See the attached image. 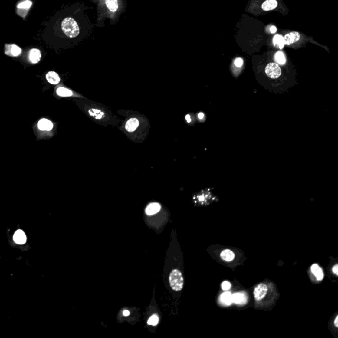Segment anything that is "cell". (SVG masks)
Segmentation results:
<instances>
[{
    "label": "cell",
    "mask_w": 338,
    "mask_h": 338,
    "mask_svg": "<svg viewBox=\"0 0 338 338\" xmlns=\"http://www.w3.org/2000/svg\"><path fill=\"white\" fill-rule=\"evenodd\" d=\"M61 29L64 34L70 38L76 37L79 33V28L77 22L71 17H67L63 20Z\"/></svg>",
    "instance_id": "obj_1"
},
{
    "label": "cell",
    "mask_w": 338,
    "mask_h": 338,
    "mask_svg": "<svg viewBox=\"0 0 338 338\" xmlns=\"http://www.w3.org/2000/svg\"><path fill=\"white\" fill-rule=\"evenodd\" d=\"M169 283L170 287L175 291H180L183 288L184 278L179 270H173L169 275Z\"/></svg>",
    "instance_id": "obj_2"
},
{
    "label": "cell",
    "mask_w": 338,
    "mask_h": 338,
    "mask_svg": "<svg viewBox=\"0 0 338 338\" xmlns=\"http://www.w3.org/2000/svg\"><path fill=\"white\" fill-rule=\"evenodd\" d=\"M32 2L31 0H22L17 5V13L20 17L25 18L32 7Z\"/></svg>",
    "instance_id": "obj_3"
},
{
    "label": "cell",
    "mask_w": 338,
    "mask_h": 338,
    "mask_svg": "<svg viewBox=\"0 0 338 338\" xmlns=\"http://www.w3.org/2000/svg\"><path fill=\"white\" fill-rule=\"evenodd\" d=\"M266 74L270 78L276 79L281 75V70L277 64L270 63L266 67Z\"/></svg>",
    "instance_id": "obj_4"
},
{
    "label": "cell",
    "mask_w": 338,
    "mask_h": 338,
    "mask_svg": "<svg viewBox=\"0 0 338 338\" xmlns=\"http://www.w3.org/2000/svg\"><path fill=\"white\" fill-rule=\"evenodd\" d=\"M267 287L264 283H260L258 285L254 290V299L257 301L262 300L266 297L267 293Z\"/></svg>",
    "instance_id": "obj_5"
},
{
    "label": "cell",
    "mask_w": 338,
    "mask_h": 338,
    "mask_svg": "<svg viewBox=\"0 0 338 338\" xmlns=\"http://www.w3.org/2000/svg\"><path fill=\"white\" fill-rule=\"evenodd\" d=\"M22 53V49L15 44H5V54L6 55L13 57H17Z\"/></svg>",
    "instance_id": "obj_6"
},
{
    "label": "cell",
    "mask_w": 338,
    "mask_h": 338,
    "mask_svg": "<svg viewBox=\"0 0 338 338\" xmlns=\"http://www.w3.org/2000/svg\"><path fill=\"white\" fill-rule=\"evenodd\" d=\"M283 39H284L285 45H290L299 41L300 39V34L297 32H291L283 36Z\"/></svg>",
    "instance_id": "obj_7"
},
{
    "label": "cell",
    "mask_w": 338,
    "mask_h": 338,
    "mask_svg": "<svg viewBox=\"0 0 338 338\" xmlns=\"http://www.w3.org/2000/svg\"><path fill=\"white\" fill-rule=\"evenodd\" d=\"M28 59L32 64H37L41 59V53L37 48H32L29 51Z\"/></svg>",
    "instance_id": "obj_8"
},
{
    "label": "cell",
    "mask_w": 338,
    "mask_h": 338,
    "mask_svg": "<svg viewBox=\"0 0 338 338\" xmlns=\"http://www.w3.org/2000/svg\"><path fill=\"white\" fill-rule=\"evenodd\" d=\"M38 128L42 131H50L52 130L54 125L52 122L50 121L49 120L46 118H42L38 122Z\"/></svg>",
    "instance_id": "obj_9"
},
{
    "label": "cell",
    "mask_w": 338,
    "mask_h": 338,
    "mask_svg": "<svg viewBox=\"0 0 338 338\" xmlns=\"http://www.w3.org/2000/svg\"><path fill=\"white\" fill-rule=\"evenodd\" d=\"M13 240L18 244H24L27 242V237L22 230H17L13 235Z\"/></svg>",
    "instance_id": "obj_10"
},
{
    "label": "cell",
    "mask_w": 338,
    "mask_h": 338,
    "mask_svg": "<svg viewBox=\"0 0 338 338\" xmlns=\"http://www.w3.org/2000/svg\"><path fill=\"white\" fill-rule=\"evenodd\" d=\"M161 206L159 203H151L147 205L146 209H145V213H146L148 215H154V214L158 213L160 211V209H161Z\"/></svg>",
    "instance_id": "obj_11"
},
{
    "label": "cell",
    "mask_w": 338,
    "mask_h": 338,
    "mask_svg": "<svg viewBox=\"0 0 338 338\" xmlns=\"http://www.w3.org/2000/svg\"><path fill=\"white\" fill-rule=\"evenodd\" d=\"M139 126V121L137 118H132L128 120L126 123V130L129 132H134Z\"/></svg>",
    "instance_id": "obj_12"
},
{
    "label": "cell",
    "mask_w": 338,
    "mask_h": 338,
    "mask_svg": "<svg viewBox=\"0 0 338 338\" xmlns=\"http://www.w3.org/2000/svg\"><path fill=\"white\" fill-rule=\"evenodd\" d=\"M46 79L50 84L57 85L60 81V76L54 71H49L46 74Z\"/></svg>",
    "instance_id": "obj_13"
},
{
    "label": "cell",
    "mask_w": 338,
    "mask_h": 338,
    "mask_svg": "<svg viewBox=\"0 0 338 338\" xmlns=\"http://www.w3.org/2000/svg\"><path fill=\"white\" fill-rule=\"evenodd\" d=\"M311 271L318 280H322L324 278V272L322 269L317 264H314L311 266Z\"/></svg>",
    "instance_id": "obj_14"
},
{
    "label": "cell",
    "mask_w": 338,
    "mask_h": 338,
    "mask_svg": "<svg viewBox=\"0 0 338 338\" xmlns=\"http://www.w3.org/2000/svg\"><path fill=\"white\" fill-rule=\"evenodd\" d=\"M221 259L226 261H231L235 258V253L229 249H225L221 253Z\"/></svg>",
    "instance_id": "obj_15"
},
{
    "label": "cell",
    "mask_w": 338,
    "mask_h": 338,
    "mask_svg": "<svg viewBox=\"0 0 338 338\" xmlns=\"http://www.w3.org/2000/svg\"><path fill=\"white\" fill-rule=\"evenodd\" d=\"M277 6V2L276 0H266L261 5V7L264 11H270L274 9Z\"/></svg>",
    "instance_id": "obj_16"
},
{
    "label": "cell",
    "mask_w": 338,
    "mask_h": 338,
    "mask_svg": "<svg viewBox=\"0 0 338 338\" xmlns=\"http://www.w3.org/2000/svg\"><path fill=\"white\" fill-rule=\"evenodd\" d=\"M88 112L90 116L97 120H100L104 117V113L99 109L90 108Z\"/></svg>",
    "instance_id": "obj_17"
},
{
    "label": "cell",
    "mask_w": 338,
    "mask_h": 338,
    "mask_svg": "<svg viewBox=\"0 0 338 338\" xmlns=\"http://www.w3.org/2000/svg\"><path fill=\"white\" fill-rule=\"evenodd\" d=\"M105 3L112 12H115L118 9V0H105Z\"/></svg>",
    "instance_id": "obj_18"
},
{
    "label": "cell",
    "mask_w": 338,
    "mask_h": 338,
    "mask_svg": "<svg viewBox=\"0 0 338 338\" xmlns=\"http://www.w3.org/2000/svg\"><path fill=\"white\" fill-rule=\"evenodd\" d=\"M273 42L274 45L275 46L278 47L279 48L282 49L283 48V46H284V39H283V36L282 35H279V34H277L275 35L274 39H273Z\"/></svg>",
    "instance_id": "obj_19"
},
{
    "label": "cell",
    "mask_w": 338,
    "mask_h": 338,
    "mask_svg": "<svg viewBox=\"0 0 338 338\" xmlns=\"http://www.w3.org/2000/svg\"><path fill=\"white\" fill-rule=\"evenodd\" d=\"M274 60L275 61L276 64L279 65H284L286 62V58L282 52H277L275 54Z\"/></svg>",
    "instance_id": "obj_20"
},
{
    "label": "cell",
    "mask_w": 338,
    "mask_h": 338,
    "mask_svg": "<svg viewBox=\"0 0 338 338\" xmlns=\"http://www.w3.org/2000/svg\"><path fill=\"white\" fill-rule=\"evenodd\" d=\"M56 93L60 97H71L73 95V92L64 87H59L56 90Z\"/></svg>",
    "instance_id": "obj_21"
},
{
    "label": "cell",
    "mask_w": 338,
    "mask_h": 338,
    "mask_svg": "<svg viewBox=\"0 0 338 338\" xmlns=\"http://www.w3.org/2000/svg\"><path fill=\"white\" fill-rule=\"evenodd\" d=\"M221 300H222L223 303H224L225 304H230L232 301L231 294L228 292L223 293V295H221Z\"/></svg>",
    "instance_id": "obj_22"
},
{
    "label": "cell",
    "mask_w": 338,
    "mask_h": 338,
    "mask_svg": "<svg viewBox=\"0 0 338 338\" xmlns=\"http://www.w3.org/2000/svg\"><path fill=\"white\" fill-rule=\"evenodd\" d=\"M244 295L241 293H235L232 296V299L235 303H241L244 300Z\"/></svg>",
    "instance_id": "obj_23"
},
{
    "label": "cell",
    "mask_w": 338,
    "mask_h": 338,
    "mask_svg": "<svg viewBox=\"0 0 338 338\" xmlns=\"http://www.w3.org/2000/svg\"><path fill=\"white\" fill-rule=\"evenodd\" d=\"M159 322V318L158 317L156 314L153 315L152 317L148 320V322H147V324L149 325H152V326H155L158 324Z\"/></svg>",
    "instance_id": "obj_24"
},
{
    "label": "cell",
    "mask_w": 338,
    "mask_h": 338,
    "mask_svg": "<svg viewBox=\"0 0 338 338\" xmlns=\"http://www.w3.org/2000/svg\"><path fill=\"white\" fill-rule=\"evenodd\" d=\"M231 287V284L229 281H225L223 282L222 284H221V288H222L224 290H229Z\"/></svg>",
    "instance_id": "obj_25"
},
{
    "label": "cell",
    "mask_w": 338,
    "mask_h": 338,
    "mask_svg": "<svg viewBox=\"0 0 338 338\" xmlns=\"http://www.w3.org/2000/svg\"><path fill=\"white\" fill-rule=\"evenodd\" d=\"M243 63H244V61H243V60L241 57H238L235 60V65L237 67H242V65H243Z\"/></svg>",
    "instance_id": "obj_26"
},
{
    "label": "cell",
    "mask_w": 338,
    "mask_h": 338,
    "mask_svg": "<svg viewBox=\"0 0 338 338\" xmlns=\"http://www.w3.org/2000/svg\"><path fill=\"white\" fill-rule=\"evenodd\" d=\"M333 273L336 274V275H338V264H336L332 268Z\"/></svg>",
    "instance_id": "obj_27"
},
{
    "label": "cell",
    "mask_w": 338,
    "mask_h": 338,
    "mask_svg": "<svg viewBox=\"0 0 338 338\" xmlns=\"http://www.w3.org/2000/svg\"><path fill=\"white\" fill-rule=\"evenodd\" d=\"M276 31H277V28H276V27L275 26L271 27L270 32H271V33H275V32H276Z\"/></svg>",
    "instance_id": "obj_28"
},
{
    "label": "cell",
    "mask_w": 338,
    "mask_h": 338,
    "mask_svg": "<svg viewBox=\"0 0 338 338\" xmlns=\"http://www.w3.org/2000/svg\"><path fill=\"white\" fill-rule=\"evenodd\" d=\"M334 325H335L336 328H338V316H337L335 320H334Z\"/></svg>",
    "instance_id": "obj_29"
},
{
    "label": "cell",
    "mask_w": 338,
    "mask_h": 338,
    "mask_svg": "<svg viewBox=\"0 0 338 338\" xmlns=\"http://www.w3.org/2000/svg\"><path fill=\"white\" fill-rule=\"evenodd\" d=\"M204 116H204V114L202 113V112H200V113H199V114H198V118H199V119H200V120L203 119V118H204Z\"/></svg>",
    "instance_id": "obj_30"
},
{
    "label": "cell",
    "mask_w": 338,
    "mask_h": 338,
    "mask_svg": "<svg viewBox=\"0 0 338 338\" xmlns=\"http://www.w3.org/2000/svg\"><path fill=\"white\" fill-rule=\"evenodd\" d=\"M186 121H187V122H188V123H190V122H191V118H190V115H189V114H187V115L186 116Z\"/></svg>",
    "instance_id": "obj_31"
},
{
    "label": "cell",
    "mask_w": 338,
    "mask_h": 338,
    "mask_svg": "<svg viewBox=\"0 0 338 338\" xmlns=\"http://www.w3.org/2000/svg\"><path fill=\"white\" fill-rule=\"evenodd\" d=\"M123 316H125V317H128V316L130 315V312L128 310H124L123 312Z\"/></svg>",
    "instance_id": "obj_32"
}]
</instances>
